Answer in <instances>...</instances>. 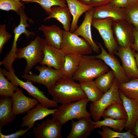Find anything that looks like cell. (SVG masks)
<instances>
[{"mask_svg": "<svg viewBox=\"0 0 138 138\" xmlns=\"http://www.w3.org/2000/svg\"><path fill=\"white\" fill-rule=\"evenodd\" d=\"M46 44L45 39L37 36L27 46L17 48L15 53L16 59L24 58L27 62L24 71L25 75L27 74L36 64L40 63L43 60L44 49Z\"/></svg>", "mask_w": 138, "mask_h": 138, "instance_id": "cell-3", "label": "cell"}, {"mask_svg": "<svg viewBox=\"0 0 138 138\" xmlns=\"http://www.w3.org/2000/svg\"><path fill=\"white\" fill-rule=\"evenodd\" d=\"M13 100L11 97L3 96L0 99V130L16 118L12 112Z\"/></svg>", "mask_w": 138, "mask_h": 138, "instance_id": "cell-25", "label": "cell"}, {"mask_svg": "<svg viewBox=\"0 0 138 138\" xmlns=\"http://www.w3.org/2000/svg\"><path fill=\"white\" fill-rule=\"evenodd\" d=\"M39 29L43 33L47 44L61 49L64 30L54 25L49 26L42 25Z\"/></svg>", "mask_w": 138, "mask_h": 138, "instance_id": "cell-22", "label": "cell"}, {"mask_svg": "<svg viewBox=\"0 0 138 138\" xmlns=\"http://www.w3.org/2000/svg\"><path fill=\"white\" fill-rule=\"evenodd\" d=\"M11 97L13 100L12 112L16 116L27 112L38 104L37 100L27 96L22 90L18 87Z\"/></svg>", "mask_w": 138, "mask_h": 138, "instance_id": "cell-15", "label": "cell"}, {"mask_svg": "<svg viewBox=\"0 0 138 138\" xmlns=\"http://www.w3.org/2000/svg\"><path fill=\"white\" fill-rule=\"evenodd\" d=\"M130 4L138 2V0H129Z\"/></svg>", "mask_w": 138, "mask_h": 138, "instance_id": "cell-45", "label": "cell"}, {"mask_svg": "<svg viewBox=\"0 0 138 138\" xmlns=\"http://www.w3.org/2000/svg\"><path fill=\"white\" fill-rule=\"evenodd\" d=\"M94 8L85 13L83 22L73 33L78 36L82 37L90 44L93 51L98 54L100 52V48L93 40L91 32V27Z\"/></svg>", "mask_w": 138, "mask_h": 138, "instance_id": "cell-16", "label": "cell"}, {"mask_svg": "<svg viewBox=\"0 0 138 138\" xmlns=\"http://www.w3.org/2000/svg\"><path fill=\"white\" fill-rule=\"evenodd\" d=\"M119 85L115 78L111 88L98 100L90 104V112L95 121L99 120L104 111L112 104L122 103L120 95Z\"/></svg>", "mask_w": 138, "mask_h": 138, "instance_id": "cell-5", "label": "cell"}, {"mask_svg": "<svg viewBox=\"0 0 138 138\" xmlns=\"http://www.w3.org/2000/svg\"><path fill=\"white\" fill-rule=\"evenodd\" d=\"M67 6L73 17L70 31L74 32L78 27L79 19L84 13L93 7L82 3L78 0H65Z\"/></svg>", "mask_w": 138, "mask_h": 138, "instance_id": "cell-23", "label": "cell"}, {"mask_svg": "<svg viewBox=\"0 0 138 138\" xmlns=\"http://www.w3.org/2000/svg\"><path fill=\"white\" fill-rule=\"evenodd\" d=\"M119 90L126 97L138 101V78L119 85Z\"/></svg>", "mask_w": 138, "mask_h": 138, "instance_id": "cell-30", "label": "cell"}, {"mask_svg": "<svg viewBox=\"0 0 138 138\" xmlns=\"http://www.w3.org/2000/svg\"><path fill=\"white\" fill-rule=\"evenodd\" d=\"M102 117H110L117 120H127V116L123 103H113L108 107L103 112Z\"/></svg>", "mask_w": 138, "mask_h": 138, "instance_id": "cell-28", "label": "cell"}, {"mask_svg": "<svg viewBox=\"0 0 138 138\" xmlns=\"http://www.w3.org/2000/svg\"><path fill=\"white\" fill-rule=\"evenodd\" d=\"M12 35L6 30V24L0 25V53L1 54L4 45L12 37Z\"/></svg>", "mask_w": 138, "mask_h": 138, "instance_id": "cell-37", "label": "cell"}, {"mask_svg": "<svg viewBox=\"0 0 138 138\" xmlns=\"http://www.w3.org/2000/svg\"><path fill=\"white\" fill-rule=\"evenodd\" d=\"M75 80L72 77L64 76L47 89L48 93L54 101L61 104L87 98L79 83Z\"/></svg>", "mask_w": 138, "mask_h": 138, "instance_id": "cell-1", "label": "cell"}, {"mask_svg": "<svg viewBox=\"0 0 138 138\" xmlns=\"http://www.w3.org/2000/svg\"><path fill=\"white\" fill-rule=\"evenodd\" d=\"M126 19L138 31V2L130 4L125 10Z\"/></svg>", "mask_w": 138, "mask_h": 138, "instance_id": "cell-36", "label": "cell"}, {"mask_svg": "<svg viewBox=\"0 0 138 138\" xmlns=\"http://www.w3.org/2000/svg\"><path fill=\"white\" fill-rule=\"evenodd\" d=\"M112 0H91L89 5L94 7L110 3Z\"/></svg>", "mask_w": 138, "mask_h": 138, "instance_id": "cell-40", "label": "cell"}, {"mask_svg": "<svg viewBox=\"0 0 138 138\" xmlns=\"http://www.w3.org/2000/svg\"><path fill=\"white\" fill-rule=\"evenodd\" d=\"M0 69V96L12 97L18 87L9 82L5 77Z\"/></svg>", "mask_w": 138, "mask_h": 138, "instance_id": "cell-33", "label": "cell"}, {"mask_svg": "<svg viewBox=\"0 0 138 138\" xmlns=\"http://www.w3.org/2000/svg\"><path fill=\"white\" fill-rule=\"evenodd\" d=\"M119 94L127 116L125 129L132 130L138 120V101L126 97L120 90Z\"/></svg>", "mask_w": 138, "mask_h": 138, "instance_id": "cell-21", "label": "cell"}, {"mask_svg": "<svg viewBox=\"0 0 138 138\" xmlns=\"http://www.w3.org/2000/svg\"><path fill=\"white\" fill-rule=\"evenodd\" d=\"M44 56L40 64L61 70L64 61L65 54L61 49L47 44L44 49Z\"/></svg>", "mask_w": 138, "mask_h": 138, "instance_id": "cell-17", "label": "cell"}, {"mask_svg": "<svg viewBox=\"0 0 138 138\" xmlns=\"http://www.w3.org/2000/svg\"><path fill=\"white\" fill-rule=\"evenodd\" d=\"M49 16L44 20L45 21L55 18L62 25L64 30L70 31L71 25L72 15L67 6H54L51 8Z\"/></svg>", "mask_w": 138, "mask_h": 138, "instance_id": "cell-24", "label": "cell"}, {"mask_svg": "<svg viewBox=\"0 0 138 138\" xmlns=\"http://www.w3.org/2000/svg\"><path fill=\"white\" fill-rule=\"evenodd\" d=\"M135 57L136 64L138 68V53L137 52L135 53Z\"/></svg>", "mask_w": 138, "mask_h": 138, "instance_id": "cell-44", "label": "cell"}, {"mask_svg": "<svg viewBox=\"0 0 138 138\" xmlns=\"http://www.w3.org/2000/svg\"><path fill=\"white\" fill-rule=\"evenodd\" d=\"M126 120H117L110 117L104 118L102 120L93 121L95 129L106 126L114 130L121 132L125 127Z\"/></svg>", "mask_w": 138, "mask_h": 138, "instance_id": "cell-29", "label": "cell"}, {"mask_svg": "<svg viewBox=\"0 0 138 138\" xmlns=\"http://www.w3.org/2000/svg\"><path fill=\"white\" fill-rule=\"evenodd\" d=\"M115 78L113 72L110 70L98 76L95 81L100 89L104 94L111 87Z\"/></svg>", "mask_w": 138, "mask_h": 138, "instance_id": "cell-31", "label": "cell"}, {"mask_svg": "<svg viewBox=\"0 0 138 138\" xmlns=\"http://www.w3.org/2000/svg\"><path fill=\"white\" fill-rule=\"evenodd\" d=\"M84 4L89 5L91 0H78Z\"/></svg>", "mask_w": 138, "mask_h": 138, "instance_id": "cell-43", "label": "cell"}, {"mask_svg": "<svg viewBox=\"0 0 138 138\" xmlns=\"http://www.w3.org/2000/svg\"><path fill=\"white\" fill-rule=\"evenodd\" d=\"M112 29L114 38L119 47L131 46L134 42V27L126 19L114 21Z\"/></svg>", "mask_w": 138, "mask_h": 138, "instance_id": "cell-10", "label": "cell"}, {"mask_svg": "<svg viewBox=\"0 0 138 138\" xmlns=\"http://www.w3.org/2000/svg\"><path fill=\"white\" fill-rule=\"evenodd\" d=\"M82 55L66 54L64 63L61 71L65 76L72 77L80 63Z\"/></svg>", "mask_w": 138, "mask_h": 138, "instance_id": "cell-26", "label": "cell"}, {"mask_svg": "<svg viewBox=\"0 0 138 138\" xmlns=\"http://www.w3.org/2000/svg\"><path fill=\"white\" fill-rule=\"evenodd\" d=\"M131 133L133 135L138 138V120L136 122L135 127L132 130Z\"/></svg>", "mask_w": 138, "mask_h": 138, "instance_id": "cell-42", "label": "cell"}, {"mask_svg": "<svg viewBox=\"0 0 138 138\" xmlns=\"http://www.w3.org/2000/svg\"><path fill=\"white\" fill-rule=\"evenodd\" d=\"M24 8L25 7H23L20 10L19 14L20 18L19 24L13 30L14 36L12 46L11 49L5 57V60L9 63L13 62L16 59L15 53L17 48V42L21 35L24 34L28 38L34 34L33 32L29 31L26 29L30 26L27 21L28 20L31 23L33 21L27 16L24 11Z\"/></svg>", "mask_w": 138, "mask_h": 138, "instance_id": "cell-12", "label": "cell"}, {"mask_svg": "<svg viewBox=\"0 0 138 138\" xmlns=\"http://www.w3.org/2000/svg\"><path fill=\"white\" fill-rule=\"evenodd\" d=\"M109 71L108 67L101 59L83 55L72 78L80 83L93 80Z\"/></svg>", "mask_w": 138, "mask_h": 138, "instance_id": "cell-2", "label": "cell"}, {"mask_svg": "<svg viewBox=\"0 0 138 138\" xmlns=\"http://www.w3.org/2000/svg\"><path fill=\"white\" fill-rule=\"evenodd\" d=\"M35 69L39 72V74L30 73L29 74H24L21 76V77L32 82L42 84L47 89L64 76L60 70L45 65L37 66Z\"/></svg>", "mask_w": 138, "mask_h": 138, "instance_id": "cell-9", "label": "cell"}, {"mask_svg": "<svg viewBox=\"0 0 138 138\" xmlns=\"http://www.w3.org/2000/svg\"><path fill=\"white\" fill-rule=\"evenodd\" d=\"M1 69L3 75L8 80L17 87L19 86L25 89L29 95L45 106L48 108L58 107V103L47 98L44 93L34 86L31 82L27 80L24 82L19 79L15 74L14 69L9 71L5 69Z\"/></svg>", "mask_w": 138, "mask_h": 138, "instance_id": "cell-6", "label": "cell"}, {"mask_svg": "<svg viewBox=\"0 0 138 138\" xmlns=\"http://www.w3.org/2000/svg\"><path fill=\"white\" fill-rule=\"evenodd\" d=\"M32 128V127H28L27 129L25 130L23 129H21L16 131L14 133L7 135L3 134L1 130H0V138H18L24 135Z\"/></svg>", "mask_w": 138, "mask_h": 138, "instance_id": "cell-38", "label": "cell"}, {"mask_svg": "<svg viewBox=\"0 0 138 138\" xmlns=\"http://www.w3.org/2000/svg\"><path fill=\"white\" fill-rule=\"evenodd\" d=\"M115 7L126 8L130 5L129 0H112L109 3Z\"/></svg>", "mask_w": 138, "mask_h": 138, "instance_id": "cell-39", "label": "cell"}, {"mask_svg": "<svg viewBox=\"0 0 138 138\" xmlns=\"http://www.w3.org/2000/svg\"><path fill=\"white\" fill-rule=\"evenodd\" d=\"M62 125L55 119H49L33 127V132L36 138H61Z\"/></svg>", "mask_w": 138, "mask_h": 138, "instance_id": "cell-14", "label": "cell"}, {"mask_svg": "<svg viewBox=\"0 0 138 138\" xmlns=\"http://www.w3.org/2000/svg\"><path fill=\"white\" fill-rule=\"evenodd\" d=\"M61 49L66 54L81 55L91 54L93 51L90 44L83 38L70 31L64 30Z\"/></svg>", "mask_w": 138, "mask_h": 138, "instance_id": "cell-7", "label": "cell"}, {"mask_svg": "<svg viewBox=\"0 0 138 138\" xmlns=\"http://www.w3.org/2000/svg\"><path fill=\"white\" fill-rule=\"evenodd\" d=\"M24 7L22 0H0V9L3 10H13L19 15L20 10Z\"/></svg>", "mask_w": 138, "mask_h": 138, "instance_id": "cell-35", "label": "cell"}, {"mask_svg": "<svg viewBox=\"0 0 138 138\" xmlns=\"http://www.w3.org/2000/svg\"><path fill=\"white\" fill-rule=\"evenodd\" d=\"M101 52L99 54L93 56L94 57L100 59L111 69L115 78L119 84L127 82L130 80L124 69L116 57L114 55L107 52L101 44L97 42Z\"/></svg>", "mask_w": 138, "mask_h": 138, "instance_id": "cell-11", "label": "cell"}, {"mask_svg": "<svg viewBox=\"0 0 138 138\" xmlns=\"http://www.w3.org/2000/svg\"><path fill=\"white\" fill-rule=\"evenodd\" d=\"M48 108L40 103L30 110L27 112V114L22 118L21 127H33L37 124H34L36 121L52 114L56 110V109H52Z\"/></svg>", "mask_w": 138, "mask_h": 138, "instance_id": "cell-20", "label": "cell"}, {"mask_svg": "<svg viewBox=\"0 0 138 138\" xmlns=\"http://www.w3.org/2000/svg\"><path fill=\"white\" fill-rule=\"evenodd\" d=\"M89 101L95 102L98 100L103 95L93 80L79 83Z\"/></svg>", "mask_w": 138, "mask_h": 138, "instance_id": "cell-27", "label": "cell"}, {"mask_svg": "<svg viewBox=\"0 0 138 138\" xmlns=\"http://www.w3.org/2000/svg\"><path fill=\"white\" fill-rule=\"evenodd\" d=\"M102 131L99 130L98 133L100 135L102 138H134L137 137L135 135L131 133L132 130L127 131L126 132H121L113 130L110 128L106 126L102 127Z\"/></svg>", "mask_w": 138, "mask_h": 138, "instance_id": "cell-32", "label": "cell"}, {"mask_svg": "<svg viewBox=\"0 0 138 138\" xmlns=\"http://www.w3.org/2000/svg\"><path fill=\"white\" fill-rule=\"evenodd\" d=\"M89 101L87 98L61 104L58 106L56 111L52 114V118L59 122L62 125L67 121L73 119L90 117V112L86 110Z\"/></svg>", "mask_w": 138, "mask_h": 138, "instance_id": "cell-4", "label": "cell"}, {"mask_svg": "<svg viewBox=\"0 0 138 138\" xmlns=\"http://www.w3.org/2000/svg\"><path fill=\"white\" fill-rule=\"evenodd\" d=\"M113 20L111 18L101 19H93L92 25L98 31L105 47L109 53L114 55L119 46L113 36L112 25Z\"/></svg>", "mask_w": 138, "mask_h": 138, "instance_id": "cell-8", "label": "cell"}, {"mask_svg": "<svg viewBox=\"0 0 138 138\" xmlns=\"http://www.w3.org/2000/svg\"><path fill=\"white\" fill-rule=\"evenodd\" d=\"M72 129L67 138H86L95 129L90 117H83L75 121L72 120Z\"/></svg>", "mask_w": 138, "mask_h": 138, "instance_id": "cell-19", "label": "cell"}, {"mask_svg": "<svg viewBox=\"0 0 138 138\" xmlns=\"http://www.w3.org/2000/svg\"><path fill=\"white\" fill-rule=\"evenodd\" d=\"M135 52L131 46L125 48L119 47L115 54L121 59L122 65L130 80L138 78V68L135 60Z\"/></svg>", "mask_w": 138, "mask_h": 138, "instance_id": "cell-13", "label": "cell"}, {"mask_svg": "<svg viewBox=\"0 0 138 138\" xmlns=\"http://www.w3.org/2000/svg\"><path fill=\"white\" fill-rule=\"evenodd\" d=\"M22 2L38 4L48 15L51 12V8L53 6H67L65 0H22Z\"/></svg>", "mask_w": 138, "mask_h": 138, "instance_id": "cell-34", "label": "cell"}, {"mask_svg": "<svg viewBox=\"0 0 138 138\" xmlns=\"http://www.w3.org/2000/svg\"><path fill=\"white\" fill-rule=\"evenodd\" d=\"M134 42L131 46L133 50L138 53V31L135 28L134 32Z\"/></svg>", "mask_w": 138, "mask_h": 138, "instance_id": "cell-41", "label": "cell"}, {"mask_svg": "<svg viewBox=\"0 0 138 138\" xmlns=\"http://www.w3.org/2000/svg\"><path fill=\"white\" fill-rule=\"evenodd\" d=\"M126 8H119L110 4L94 7L93 19H101L111 18L114 21L126 19Z\"/></svg>", "mask_w": 138, "mask_h": 138, "instance_id": "cell-18", "label": "cell"}]
</instances>
